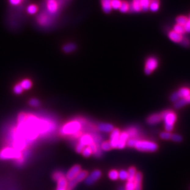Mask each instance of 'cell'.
<instances>
[{
    "label": "cell",
    "mask_w": 190,
    "mask_h": 190,
    "mask_svg": "<svg viewBox=\"0 0 190 190\" xmlns=\"http://www.w3.org/2000/svg\"><path fill=\"white\" fill-rule=\"evenodd\" d=\"M162 120L164 123L166 131L171 132L174 129V125L177 121V116L176 113L172 110H165L161 113Z\"/></svg>",
    "instance_id": "obj_1"
},
{
    "label": "cell",
    "mask_w": 190,
    "mask_h": 190,
    "mask_svg": "<svg viewBox=\"0 0 190 190\" xmlns=\"http://www.w3.org/2000/svg\"><path fill=\"white\" fill-rule=\"evenodd\" d=\"M135 148L140 151L154 153L159 149V145L157 143L151 140H139L137 142Z\"/></svg>",
    "instance_id": "obj_2"
},
{
    "label": "cell",
    "mask_w": 190,
    "mask_h": 190,
    "mask_svg": "<svg viewBox=\"0 0 190 190\" xmlns=\"http://www.w3.org/2000/svg\"><path fill=\"white\" fill-rule=\"evenodd\" d=\"M81 128V125L79 122L77 121H71L63 125L60 129V133L62 135H74L77 133Z\"/></svg>",
    "instance_id": "obj_3"
},
{
    "label": "cell",
    "mask_w": 190,
    "mask_h": 190,
    "mask_svg": "<svg viewBox=\"0 0 190 190\" xmlns=\"http://www.w3.org/2000/svg\"><path fill=\"white\" fill-rule=\"evenodd\" d=\"M21 153L13 148H6L0 151V160H19L21 157Z\"/></svg>",
    "instance_id": "obj_4"
},
{
    "label": "cell",
    "mask_w": 190,
    "mask_h": 190,
    "mask_svg": "<svg viewBox=\"0 0 190 190\" xmlns=\"http://www.w3.org/2000/svg\"><path fill=\"white\" fill-rule=\"evenodd\" d=\"M88 174L87 171H81L80 172V173L74 179L69 180L68 181V190L72 189L79 183L84 180L86 178V177L88 176Z\"/></svg>",
    "instance_id": "obj_5"
},
{
    "label": "cell",
    "mask_w": 190,
    "mask_h": 190,
    "mask_svg": "<svg viewBox=\"0 0 190 190\" xmlns=\"http://www.w3.org/2000/svg\"><path fill=\"white\" fill-rule=\"evenodd\" d=\"M158 66V60L154 57H149L145 64L144 72L146 75H150L154 70H155Z\"/></svg>",
    "instance_id": "obj_6"
},
{
    "label": "cell",
    "mask_w": 190,
    "mask_h": 190,
    "mask_svg": "<svg viewBox=\"0 0 190 190\" xmlns=\"http://www.w3.org/2000/svg\"><path fill=\"white\" fill-rule=\"evenodd\" d=\"M101 177V172L100 170H94L85 179V182L88 185H91L98 180Z\"/></svg>",
    "instance_id": "obj_7"
},
{
    "label": "cell",
    "mask_w": 190,
    "mask_h": 190,
    "mask_svg": "<svg viewBox=\"0 0 190 190\" xmlns=\"http://www.w3.org/2000/svg\"><path fill=\"white\" fill-rule=\"evenodd\" d=\"M126 132L128 134L129 139L141 140V138L143 136V132L139 128L136 127H131L126 130Z\"/></svg>",
    "instance_id": "obj_8"
},
{
    "label": "cell",
    "mask_w": 190,
    "mask_h": 190,
    "mask_svg": "<svg viewBox=\"0 0 190 190\" xmlns=\"http://www.w3.org/2000/svg\"><path fill=\"white\" fill-rule=\"evenodd\" d=\"M120 131L118 129H114L110 135L109 143L112 148H117V144L119 140Z\"/></svg>",
    "instance_id": "obj_9"
},
{
    "label": "cell",
    "mask_w": 190,
    "mask_h": 190,
    "mask_svg": "<svg viewBox=\"0 0 190 190\" xmlns=\"http://www.w3.org/2000/svg\"><path fill=\"white\" fill-rule=\"evenodd\" d=\"M162 120V117L160 113H154L149 115L146 119V122L150 125H154L160 123Z\"/></svg>",
    "instance_id": "obj_10"
},
{
    "label": "cell",
    "mask_w": 190,
    "mask_h": 190,
    "mask_svg": "<svg viewBox=\"0 0 190 190\" xmlns=\"http://www.w3.org/2000/svg\"><path fill=\"white\" fill-rule=\"evenodd\" d=\"M129 139V136L126 131L120 132L119 140L117 144V148L123 149L126 145V142Z\"/></svg>",
    "instance_id": "obj_11"
},
{
    "label": "cell",
    "mask_w": 190,
    "mask_h": 190,
    "mask_svg": "<svg viewBox=\"0 0 190 190\" xmlns=\"http://www.w3.org/2000/svg\"><path fill=\"white\" fill-rule=\"evenodd\" d=\"M81 167L79 165L74 166L67 173L66 179L68 180H71L74 179L81 171Z\"/></svg>",
    "instance_id": "obj_12"
},
{
    "label": "cell",
    "mask_w": 190,
    "mask_h": 190,
    "mask_svg": "<svg viewBox=\"0 0 190 190\" xmlns=\"http://www.w3.org/2000/svg\"><path fill=\"white\" fill-rule=\"evenodd\" d=\"M93 142H94V140L93 137L88 134H86V135H83L80 138L79 145L82 146L83 148H85V146H90V145L93 143Z\"/></svg>",
    "instance_id": "obj_13"
},
{
    "label": "cell",
    "mask_w": 190,
    "mask_h": 190,
    "mask_svg": "<svg viewBox=\"0 0 190 190\" xmlns=\"http://www.w3.org/2000/svg\"><path fill=\"white\" fill-rule=\"evenodd\" d=\"M142 181L143 174L141 172H137L135 176L133 183L135 186V190H142Z\"/></svg>",
    "instance_id": "obj_14"
},
{
    "label": "cell",
    "mask_w": 190,
    "mask_h": 190,
    "mask_svg": "<svg viewBox=\"0 0 190 190\" xmlns=\"http://www.w3.org/2000/svg\"><path fill=\"white\" fill-rule=\"evenodd\" d=\"M98 129L101 132L109 133L111 132L114 129V127L111 124L100 123L98 125Z\"/></svg>",
    "instance_id": "obj_15"
},
{
    "label": "cell",
    "mask_w": 190,
    "mask_h": 190,
    "mask_svg": "<svg viewBox=\"0 0 190 190\" xmlns=\"http://www.w3.org/2000/svg\"><path fill=\"white\" fill-rule=\"evenodd\" d=\"M189 104H190V96L186 98L179 99L177 102L174 103V107L177 109H178Z\"/></svg>",
    "instance_id": "obj_16"
},
{
    "label": "cell",
    "mask_w": 190,
    "mask_h": 190,
    "mask_svg": "<svg viewBox=\"0 0 190 190\" xmlns=\"http://www.w3.org/2000/svg\"><path fill=\"white\" fill-rule=\"evenodd\" d=\"M47 8L51 14H54L58 9V4L56 0H50L47 2Z\"/></svg>",
    "instance_id": "obj_17"
},
{
    "label": "cell",
    "mask_w": 190,
    "mask_h": 190,
    "mask_svg": "<svg viewBox=\"0 0 190 190\" xmlns=\"http://www.w3.org/2000/svg\"><path fill=\"white\" fill-rule=\"evenodd\" d=\"M169 38H170L171 41L177 43H181L183 39V37L181 35L175 32V31H174V30L170 31V32L169 33Z\"/></svg>",
    "instance_id": "obj_18"
},
{
    "label": "cell",
    "mask_w": 190,
    "mask_h": 190,
    "mask_svg": "<svg viewBox=\"0 0 190 190\" xmlns=\"http://www.w3.org/2000/svg\"><path fill=\"white\" fill-rule=\"evenodd\" d=\"M68 181L66 178L62 177L57 181V187L56 190H67Z\"/></svg>",
    "instance_id": "obj_19"
},
{
    "label": "cell",
    "mask_w": 190,
    "mask_h": 190,
    "mask_svg": "<svg viewBox=\"0 0 190 190\" xmlns=\"http://www.w3.org/2000/svg\"><path fill=\"white\" fill-rule=\"evenodd\" d=\"M177 93L180 99L186 98L190 96V89L187 87H181L178 91H177Z\"/></svg>",
    "instance_id": "obj_20"
},
{
    "label": "cell",
    "mask_w": 190,
    "mask_h": 190,
    "mask_svg": "<svg viewBox=\"0 0 190 190\" xmlns=\"http://www.w3.org/2000/svg\"><path fill=\"white\" fill-rule=\"evenodd\" d=\"M103 10L106 13H109L112 11L111 0H101Z\"/></svg>",
    "instance_id": "obj_21"
},
{
    "label": "cell",
    "mask_w": 190,
    "mask_h": 190,
    "mask_svg": "<svg viewBox=\"0 0 190 190\" xmlns=\"http://www.w3.org/2000/svg\"><path fill=\"white\" fill-rule=\"evenodd\" d=\"M129 10L135 12H138L141 11L140 6V0H133L131 5L130 6Z\"/></svg>",
    "instance_id": "obj_22"
},
{
    "label": "cell",
    "mask_w": 190,
    "mask_h": 190,
    "mask_svg": "<svg viewBox=\"0 0 190 190\" xmlns=\"http://www.w3.org/2000/svg\"><path fill=\"white\" fill-rule=\"evenodd\" d=\"M159 9V0H151L149 9L152 12H157Z\"/></svg>",
    "instance_id": "obj_23"
},
{
    "label": "cell",
    "mask_w": 190,
    "mask_h": 190,
    "mask_svg": "<svg viewBox=\"0 0 190 190\" xmlns=\"http://www.w3.org/2000/svg\"><path fill=\"white\" fill-rule=\"evenodd\" d=\"M128 174H129V177L127 179V181H133L135 176L137 174V170L134 167H131L129 169Z\"/></svg>",
    "instance_id": "obj_24"
},
{
    "label": "cell",
    "mask_w": 190,
    "mask_h": 190,
    "mask_svg": "<svg viewBox=\"0 0 190 190\" xmlns=\"http://www.w3.org/2000/svg\"><path fill=\"white\" fill-rule=\"evenodd\" d=\"M76 49V46L74 43H69L66 44L63 47V50L66 53H70L75 51Z\"/></svg>",
    "instance_id": "obj_25"
},
{
    "label": "cell",
    "mask_w": 190,
    "mask_h": 190,
    "mask_svg": "<svg viewBox=\"0 0 190 190\" xmlns=\"http://www.w3.org/2000/svg\"><path fill=\"white\" fill-rule=\"evenodd\" d=\"M151 0H140L141 9L143 11H147L149 10V4Z\"/></svg>",
    "instance_id": "obj_26"
},
{
    "label": "cell",
    "mask_w": 190,
    "mask_h": 190,
    "mask_svg": "<svg viewBox=\"0 0 190 190\" xmlns=\"http://www.w3.org/2000/svg\"><path fill=\"white\" fill-rule=\"evenodd\" d=\"M20 86H22L24 90H28L31 87L32 84H31V81L29 79H24L20 83Z\"/></svg>",
    "instance_id": "obj_27"
},
{
    "label": "cell",
    "mask_w": 190,
    "mask_h": 190,
    "mask_svg": "<svg viewBox=\"0 0 190 190\" xmlns=\"http://www.w3.org/2000/svg\"><path fill=\"white\" fill-rule=\"evenodd\" d=\"M129 177L128 171L126 170H120L119 172V178L121 180H127Z\"/></svg>",
    "instance_id": "obj_28"
},
{
    "label": "cell",
    "mask_w": 190,
    "mask_h": 190,
    "mask_svg": "<svg viewBox=\"0 0 190 190\" xmlns=\"http://www.w3.org/2000/svg\"><path fill=\"white\" fill-rule=\"evenodd\" d=\"M129 8H130V5H129V3L127 2H123L121 3L119 10L121 12L125 13V12H128L129 11Z\"/></svg>",
    "instance_id": "obj_29"
},
{
    "label": "cell",
    "mask_w": 190,
    "mask_h": 190,
    "mask_svg": "<svg viewBox=\"0 0 190 190\" xmlns=\"http://www.w3.org/2000/svg\"><path fill=\"white\" fill-rule=\"evenodd\" d=\"M172 135V133L167 131H163L159 134V137L161 139L164 140H170Z\"/></svg>",
    "instance_id": "obj_30"
},
{
    "label": "cell",
    "mask_w": 190,
    "mask_h": 190,
    "mask_svg": "<svg viewBox=\"0 0 190 190\" xmlns=\"http://www.w3.org/2000/svg\"><path fill=\"white\" fill-rule=\"evenodd\" d=\"M109 178L112 180H117L119 178V171L116 170H111L108 174Z\"/></svg>",
    "instance_id": "obj_31"
},
{
    "label": "cell",
    "mask_w": 190,
    "mask_h": 190,
    "mask_svg": "<svg viewBox=\"0 0 190 190\" xmlns=\"http://www.w3.org/2000/svg\"><path fill=\"white\" fill-rule=\"evenodd\" d=\"M170 140L176 143H180L183 141V137L178 134H172Z\"/></svg>",
    "instance_id": "obj_32"
},
{
    "label": "cell",
    "mask_w": 190,
    "mask_h": 190,
    "mask_svg": "<svg viewBox=\"0 0 190 190\" xmlns=\"http://www.w3.org/2000/svg\"><path fill=\"white\" fill-rule=\"evenodd\" d=\"M174 31H175V32L181 35H182V34H184L185 33L184 26H182V25H178V24H176L174 26Z\"/></svg>",
    "instance_id": "obj_33"
},
{
    "label": "cell",
    "mask_w": 190,
    "mask_h": 190,
    "mask_svg": "<svg viewBox=\"0 0 190 190\" xmlns=\"http://www.w3.org/2000/svg\"><path fill=\"white\" fill-rule=\"evenodd\" d=\"M81 153L83 154V156L88 157H90L93 154V151H92L91 148L89 146H85L83 149Z\"/></svg>",
    "instance_id": "obj_34"
},
{
    "label": "cell",
    "mask_w": 190,
    "mask_h": 190,
    "mask_svg": "<svg viewBox=\"0 0 190 190\" xmlns=\"http://www.w3.org/2000/svg\"><path fill=\"white\" fill-rule=\"evenodd\" d=\"M188 19L186 17L179 16L176 19L177 24H178V25H180L182 26H185V25L186 23V22L188 21Z\"/></svg>",
    "instance_id": "obj_35"
},
{
    "label": "cell",
    "mask_w": 190,
    "mask_h": 190,
    "mask_svg": "<svg viewBox=\"0 0 190 190\" xmlns=\"http://www.w3.org/2000/svg\"><path fill=\"white\" fill-rule=\"evenodd\" d=\"M122 2L120 0H111V8L113 9H119Z\"/></svg>",
    "instance_id": "obj_36"
},
{
    "label": "cell",
    "mask_w": 190,
    "mask_h": 190,
    "mask_svg": "<svg viewBox=\"0 0 190 190\" xmlns=\"http://www.w3.org/2000/svg\"><path fill=\"white\" fill-rule=\"evenodd\" d=\"M37 10H38L37 7L35 5H31L28 6L27 9V11L28 13L30 14H35L37 12Z\"/></svg>",
    "instance_id": "obj_37"
},
{
    "label": "cell",
    "mask_w": 190,
    "mask_h": 190,
    "mask_svg": "<svg viewBox=\"0 0 190 190\" xmlns=\"http://www.w3.org/2000/svg\"><path fill=\"white\" fill-rule=\"evenodd\" d=\"M101 148L104 151H109L112 148L109 142H104L101 145Z\"/></svg>",
    "instance_id": "obj_38"
},
{
    "label": "cell",
    "mask_w": 190,
    "mask_h": 190,
    "mask_svg": "<svg viewBox=\"0 0 190 190\" xmlns=\"http://www.w3.org/2000/svg\"><path fill=\"white\" fill-rule=\"evenodd\" d=\"M29 104L30 106L33 107H38L40 106V101L37 99H31L30 101H29Z\"/></svg>",
    "instance_id": "obj_39"
},
{
    "label": "cell",
    "mask_w": 190,
    "mask_h": 190,
    "mask_svg": "<svg viewBox=\"0 0 190 190\" xmlns=\"http://www.w3.org/2000/svg\"><path fill=\"white\" fill-rule=\"evenodd\" d=\"M62 177H64V174H63L60 172H56L54 173V174L53 175V178L54 179V180H55L56 181H57L59 180H60Z\"/></svg>",
    "instance_id": "obj_40"
},
{
    "label": "cell",
    "mask_w": 190,
    "mask_h": 190,
    "mask_svg": "<svg viewBox=\"0 0 190 190\" xmlns=\"http://www.w3.org/2000/svg\"><path fill=\"white\" fill-rule=\"evenodd\" d=\"M138 140H137V139H129L128 140V141L126 142V145L129 147H130V148H135V144Z\"/></svg>",
    "instance_id": "obj_41"
},
{
    "label": "cell",
    "mask_w": 190,
    "mask_h": 190,
    "mask_svg": "<svg viewBox=\"0 0 190 190\" xmlns=\"http://www.w3.org/2000/svg\"><path fill=\"white\" fill-rule=\"evenodd\" d=\"M125 190H135L133 181H127L125 186Z\"/></svg>",
    "instance_id": "obj_42"
},
{
    "label": "cell",
    "mask_w": 190,
    "mask_h": 190,
    "mask_svg": "<svg viewBox=\"0 0 190 190\" xmlns=\"http://www.w3.org/2000/svg\"><path fill=\"white\" fill-rule=\"evenodd\" d=\"M23 89L22 87V86H20V84H17L14 86V92L16 93V94H20L22 92H23Z\"/></svg>",
    "instance_id": "obj_43"
},
{
    "label": "cell",
    "mask_w": 190,
    "mask_h": 190,
    "mask_svg": "<svg viewBox=\"0 0 190 190\" xmlns=\"http://www.w3.org/2000/svg\"><path fill=\"white\" fill-rule=\"evenodd\" d=\"M27 118V116L24 113H20L18 116V122L19 124H23L25 122Z\"/></svg>",
    "instance_id": "obj_44"
},
{
    "label": "cell",
    "mask_w": 190,
    "mask_h": 190,
    "mask_svg": "<svg viewBox=\"0 0 190 190\" xmlns=\"http://www.w3.org/2000/svg\"><path fill=\"white\" fill-rule=\"evenodd\" d=\"M170 99L171 102H172L173 103H175L176 102H177V101L180 99L179 97L178 96V94H177V92H174V93L171 95L170 97Z\"/></svg>",
    "instance_id": "obj_45"
},
{
    "label": "cell",
    "mask_w": 190,
    "mask_h": 190,
    "mask_svg": "<svg viewBox=\"0 0 190 190\" xmlns=\"http://www.w3.org/2000/svg\"><path fill=\"white\" fill-rule=\"evenodd\" d=\"M184 28H185V32L190 33V15H189V17L186 23L184 26Z\"/></svg>",
    "instance_id": "obj_46"
},
{
    "label": "cell",
    "mask_w": 190,
    "mask_h": 190,
    "mask_svg": "<svg viewBox=\"0 0 190 190\" xmlns=\"http://www.w3.org/2000/svg\"><path fill=\"white\" fill-rule=\"evenodd\" d=\"M181 43H182V44L185 46V47H188L189 44H190V41L187 38H183L182 41H181Z\"/></svg>",
    "instance_id": "obj_47"
},
{
    "label": "cell",
    "mask_w": 190,
    "mask_h": 190,
    "mask_svg": "<svg viewBox=\"0 0 190 190\" xmlns=\"http://www.w3.org/2000/svg\"><path fill=\"white\" fill-rule=\"evenodd\" d=\"M22 2V0H9V2L12 5L16 6L19 5Z\"/></svg>",
    "instance_id": "obj_48"
},
{
    "label": "cell",
    "mask_w": 190,
    "mask_h": 190,
    "mask_svg": "<svg viewBox=\"0 0 190 190\" xmlns=\"http://www.w3.org/2000/svg\"><path fill=\"white\" fill-rule=\"evenodd\" d=\"M117 190H125V187H124V186H119V187L118 188Z\"/></svg>",
    "instance_id": "obj_49"
},
{
    "label": "cell",
    "mask_w": 190,
    "mask_h": 190,
    "mask_svg": "<svg viewBox=\"0 0 190 190\" xmlns=\"http://www.w3.org/2000/svg\"><path fill=\"white\" fill-rule=\"evenodd\" d=\"M48 1H50V0H47V2H48Z\"/></svg>",
    "instance_id": "obj_50"
},
{
    "label": "cell",
    "mask_w": 190,
    "mask_h": 190,
    "mask_svg": "<svg viewBox=\"0 0 190 190\" xmlns=\"http://www.w3.org/2000/svg\"><path fill=\"white\" fill-rule=\"evenodd\" d=\"M189 189H190V188H189Z\"/></svg>",
    "instance_id": "obj_51"
}]
</instances>
